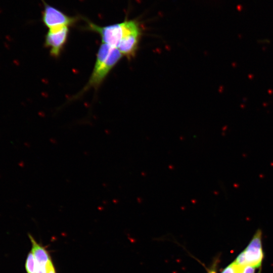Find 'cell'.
<instances>
[{"label":"cell","mask_w":273,"mask_h":273,"mask_svg":"<svg viewBox=\"0 0 273 273\" xmlns=\"http://www.w3.org/2000/svg\"><path fill=\"white\" fill-rule=\"evenodd\" d=\"M44 8L41 19L44 25L49 29L62 26H70L74 24L78 17L69 16L60 10L46 3L43 0Z\"/></svg>","instance_id":"obj_4"},{"label":"cell","mask_w":273,"mask_h":273,"mask_svg":"<svg viewBox=\"0 0 273 273\" xmlns=\"http://www.w3.org/2000/svg\"><path fill=\"white\" fill-rule=\"evenodd\" d=\"M256 268L250 265L244 266L240 273H256Z\"/></svg>","instance_id":"obj_10"},{"label":"cell","mask_w":273,"mask_h":273,"mask_svg":"<svg viewBox=\"0 0 273 273\" xmlns=\"http://www.w3.org/2000/svg\"><path fill=\"white\" fill-rule=\"evenodd\" d=\"M122 57V54L117 48L102 43L97 54L90 77L81 93L89 88H98Z\"/></svg>","instance_id":"obj_1"},{"label":"cell","mask_w":273,"mask_h":273,"mask_svg":"<svg viewBox=\"0 0 273 273\" xmlns=\"http://www.w3.org/2000/svg\"><path fill=\"white\" fill-rule=\"evenodd\" d=\"M84 18L85 29L99 34L102 43L116 48L122 38L140 24L136 20H125L121 23L102 26Z\"/></svg>","instance_id":"obj_2"},{"label":"cell","mask_w":273,"mask_h":273,"mask_svg":"<svg viewBox=\"0 0 273 273\" xmlns=\"http://www.w3.org/2000/svg\"><path fill=\"white\" fill-rule=\"evenodd\" d=\"M25 268L27 273H36V264L32 252H30L27 257Z\"/></svg>","instance_id":"obj_8"},{"label":"cell","mask_w":273,"mask_h":273,"mask_svg":"<svg viewBox=\"0 0 273 273\" xmlns=\"http://www.w3.org/2000/svg\"><path fill=\"white\" fill-rule=\"evenodd\" d=\"M243 266L238 264L236 261L229 265L221 273H240Z\"/></svg>","instance_id":"obj_9"},{"label":"cell","mask_w":273,"mask_h":273,"mask_svg":"<svg viewBox=\"0 0 273 273\" xmlns=\"http://www.w3.org/2000/svg\"><path fill=\"white\" fill-rule=\"evenodd\" d=\"M28 236L32 244L31 252L36 261V273H48L49 266L53 262L49 252L38 244L31 235L29 234Z\"/></svg>","instance_id":"obj_7"},{"label":"cell","mask_w":273,"mask_h":273,"mask_svg":"<svg viewBox=\"0 0 273 273\" xmlns=\"http://www.w3.org/2000/svg\"><path fill=\"white\" fill-rule=\"evenodd\" d=\"M208 273H216L214 269H212L210 270Z\"/></svg>","instance_id":"obj_12"},{"label":"cell","mask_w":273,"mask_h":273,"mask_svg":"<svg viewBox=\"0 0 273 273\" xmlns=\"http://www.w3.org/2000/svg\"><path fill=\"white\" fill-rule=\"evenodd\" d=\"M48 273H56V269L53 262L51 263L49 266Z\"/></svg>","instance_id":"obj_11"},{"label":"cell","mask_w":273,"mask_h":273,"mask_svg":"<svg viewBox=\"0 0 273 273\" xmlns=\"http://www.w3.org/2000/svg\"><path fill=\"white\" fill-rule=\"evenodd\" d=\"M261 232L258 230L245 250L239 254L235 261L240 266H260L263 258L261 248Z\"/></svg>","instance_id":"obj_3"},{"label":"cell","mask_w":273,"mask_h":273,"mask_svg":"<svg viewBox=\"0 0 273 273\" xmlns=\"http://www.w3.org/2000/svg\"><path fill=\"white\" fill-rule=\"evenodd\" d=\"M68 35V26L49 29L45 36L44 46L50 49L52 56L59 57L67 42Z\"/></svg>","instance_id":"obj_5"},{"label":"cell","mask_w":273,"mask_h":273,"mask_svg":"<svg viewBox=\"0 0 273 273\" xmlns=\"http://www.w3.org/2000/svg\"><path fill=\"white\" fill-rule=\"evenodd\" d=\"M141 35V27L139 26L122 38L117 47L122 55L126 57L128 59H131L135 56Z\"/></svg>","instance_id":"obj_6"}]
</instances>
